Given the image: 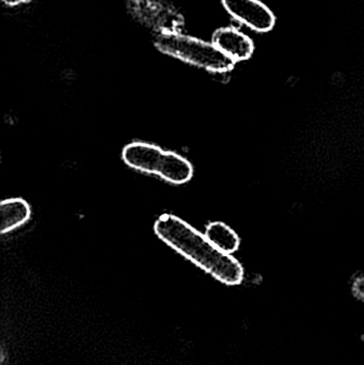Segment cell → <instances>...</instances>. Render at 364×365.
Instances as JSON below:
<instances>
[{"label":"cell","instance_id":"1","mask_svg":"<svg viewBox=\"0 0 364 365\" xmlns=\"http://www.w3.org/2000/svg\"><path fill=\"white\" fill-rule=\"evenodd\" d=\"M156 235L177 253L227 285L244 279V268L232 255L216 248L204 234L171 214L160 216L154 225Z\"/></svg>","mask_w":364,"mask_h":365},{"label":"cell","instance_id":"2","mask_svg":"<svg viewBox=\"0 0 364 365\" xmlns=\"http://www.w3.org/2000/svg\"><path fill=\"white\" fill-rule=\"evenodd\" d=\"M122 158L130 168L157 175L172 184H185L194 175V168L187 160L151 143H130L124 148Z\"/></svg>","mask_w":364,"mask_h":365},{"label":"cell","instance_id":"3","mask_svg":"<svg viewBox=\"0 0 364 365\" xmlns=\"http://www.w3.org/2000/svg\"><path fill=\"white\" fill-rule=\"evenodd\" d=\"M154 45L166 55L204 68L209 72H230L236 63L213 43L185 36L181 32L157 34Z\"/></svg>","mask_w":364,"mask_h":365},{"label":"cell","instance_id":"4","mask_svg":"<svg viewBox=\"0 0 364 365\" xmlns=\"http://www.w3.org/2000/svg\"><path fill=\"white\" fill-rule=\"evenodd\" d=\"M130 14L140 24L160 34L180 32L184 19L165 0H126Z\"/></svg>","mask_w":364,"mask_h":365},{"label":"cell","instance_id":"5","mask_svg":"<svg viewBox=\"0 0 364 365\" xmlns=\"http://www.w3.org/2000/svg\"><path fill=\"white\" fill-rule=\"evenodd\" d=\"M227 12L254 31L267 32L273 29L276 17L269 6L260 0H222Z\"/></svg>","mask_w":364,"mask_h":365},{"label":"cell","instance_id":"6","mask_svg":"<svg viewBox=\"0 0 364 365\" xmlns=\"http://www.w3.org/2000/svg\"><path fill=\"white\" fill-rule=\"evenodd\" d=\"M213 44L235 62L249 59L254 51L249 36L236 28H220L213 36Z\"/></svg>","mask_w":364,"mask_h":365},{"label":"cell","instance_id":"7","mask_svg":"<svg viewBox=\"0 0 364 365\" xmlns=\"http://www.w3.org/2000/svg\"><path fill=\"white\" fill-rule=\"evenodd\" d=\"M0 232L9 233L29 220L31 210L29 204L23 199H6L0 204Z\"/></svg>","mask_w":364,"mask_h":365},{"label":"cell","instance_id":"8","mask_svg":"<svg viewBox=\"0 0 364 365\" xmlns=\"http://www.w3.org/2000/svg\"><path fill=\"white\" fill-rule=\"evenodd\" d=\"M204 235L216 248L229 255L234 253L241 244L239 235L226 223H209L205 230Z\"/></svg>","mask_w":364,"mask_h":365},{"label":"cell","instance_id":"9","mask_svg":"<svg viewBox=\"0 0 364 365\" xmlns=\"http://www.w3.org/2000/svg\"><path fill=\"white\" fill-rule=\"evenodd\" d=\"M353 292L358 299L364 302V274L355 279L353 284Z\"/></svg>","mask_w":364,"mask_h":365},{"label":"cell","instance_id":"10","mask_svg":"<svg viewBox=\"0 0 364 365\" xmlns=\"http://www.w3.org/2000/svg\"><path fill=\"white\" fill-rule=\"evenodd\" d=\"M27 1H29V0H2V2L9 6H19V4H26Z\"/></svg>","mask_w":364,"mask_h":365}]
</instances>
